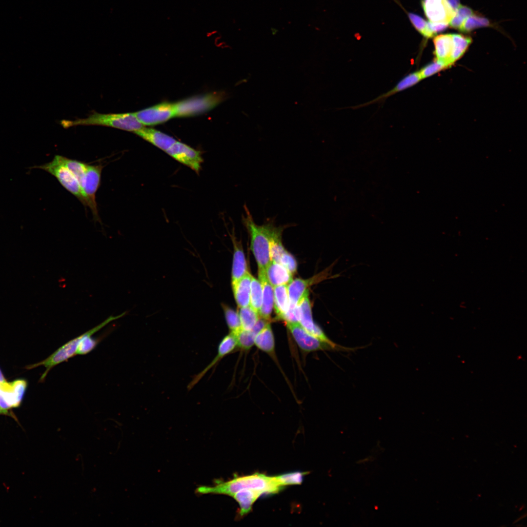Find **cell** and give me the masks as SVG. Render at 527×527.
Returning <instances> with one entry per match:
<instances>
[{
  "instance_id": "cell-1",
  "label": "cell",
  "mask_w": 527,
  "mask_h": 527,
  "mask_svg": "<svg viewBox=\"0 0 527 527\" xmlns=\"http://www.w3.org/2000/svg\"><path fill=\"white\" fill-rule=\"evenodd\" d=\"M284 487L278 483L275 476L256 473L247 476H235L227 481L216 480L214 485L200 486L196 489V492L199 494H223L232 497L240 490L250 489L267 495L277 493Z\"/></svg>"
},
{
  "instance_id": "cell-2",
  "label": "cell",
  "mask_w": 527,
  "mask_h": 527,
  "mask_svg": "<svg viewBox=\"0 0 527 527\" xmlns=\"http://www.w3.org/2000/svg\"><path fill=\"white\" fill-rule=\"evenodd\" d=\"M245 214L242 215L243 223L250 237L251 248L258 265V269L265 270L271 262L270 252V236L274 225L269 220L264 224H257L247 208L244 205Z\"/></svg>"
},
{
  "instance_id": "cell-3",
  "label": "cell",
  "mask_w": 527,
  "mask_h": 527,
  "mask_svg": "<svg viewBox=\"0 0 527 527\" xmlns=\"http://www.w3.org/2000/svg\"><path fill=\"white\" fill-rule=\"evenodd\" d=\"M61 124L65 128L77 125H100L134 133L143 127L134 113L102 114L93 112L86 118L73 121L62 120Z\"/></svg>"
},
{
  "instance_id": "cell-4",
  "label": "cell",
  "mask_w": 527,
  "mask_h": 527,
  "mask_svg": "<svg viewBox=\"0 0 527 527\" xmlns=\"http://www.w3.org/2000/svg\"><path fill=\"white\" fill-rule=\"evenodd\" d=\"M223 94L210 93L193 97L173 103L174 117H186L207 112L223 100Z\"/></svg>"
},
{
  "instance_id": "cell-5",
  "label": "cell",
  "mask_w": 527,
  "mask_h": 527,
  "mask_svg": "<svg viewBox=\"0 0 527 527\" xmlns=\"http://www.w3.org/2000/svg\"><path fill=\"white\" fill-rule=\"evenodd\" d=\"M31 168L43 170L54 176L65 189L77 197L84 205L86 206L80 182L73 173L61 162L59 155H56L52 161L48 163L34 166L30 168Z\"/></svg>"
},
{
  "instance_id": "cell-6",
  "label": "cell",
  "mask_w": 527,
  "mask_h": 527,
  "mask_svg": "<svg viewBox=\"0 0 527 527\" xmlns=\"http://www.w3.org/2000/svg\"><path fill=\"white\" fill-rule=\"evenodd\" d=\"M102 164H88L87 168L80 183L85 201L86 206H88L96 221L100 218L96 201V193L100 186Z\"/></svg>"
},
{
  "instance_id": "cell-7",
  "label": "cell",
  "mask_w": 527,
  "mask_h": 527,
  "mask_svg": "<svg viewBox=\"0 0 527 527\" xmlns=\"http://www.w3.org/2000/svg\"><path fill=\"white\" fill-rule=\"evenodd\" d=\"M286 325L298 346L304 352L339 348L340 346L337 347V345H332L312 335L299 323L287 322Z\"/></svg>"
},
{
  "instance_id": "cell-8",
  "label": "cell",
  "mask_w": 527,
  "mask_h": 527,
  "mask_svg": "<svg viewBox=\"0 0 527 527\" xmlns=\"http://www.w3.org/2000/svg\"><path fill=\"white\" fill-rule=\"evenodd\" d=\"M165 152L174 159L189 167L197 173L200 171L203 159L200 151L176 141Z\"/></svg>"
},
{
  "instance_id": "cell-9",
  "label": "cell",
  "mask_w": 527,
  "mask_h": 527,
  "mask_svg": "<svg viewBox=\"0 0 527 527\" xmlns=\"http://www.w3.org/2000/svg\"><path fill=\"white\" fill-rule=\"evenodd\" d=\"M143 125L162 123L174 117L173 103L162 102L134 113Z\"/></svg>"
},
{
  "instance_id": "cell-10",
  "label": "cell",
  "mask_w": 527,
  "mask_h": 527,
  "mask_svg": "<svg viewBox=\"0 0 527 527\" xmlns=\"http://www.w3.org/2000/svg\"><path fill=\"white\" fill-rule=\"evenodd\" d=\"M424 13L429 21L449 24L456 11L446 0H422Z\"/></svg>"
},
{
  "instance_id": "cell-11",
  "label": "cell",
  "mask_w": 527,
  "mask_h": 527,
  "mask_svg": "<svg viewBox=\"0 0 527 527\" xmlns=\"http://www.w3.org/2000/svg\"><path fill=\"white\" fill-rule=\"evenodd\" d=\"M237 347L236 336L230 333L220 341L218 347L217 354L213 360L202 371L196 374L188 384V390L192 389L202 379L205 374L218 364L220 360L233 352Z\"/></svg>"
},
{
  "instance_id": "cell-12",
  "label": "cell",
  "mask_w": 527,
  "mask_h": 527,
  "mask_svg": "<svg viewBox=\"0 0 527 527\" xmlns=\"http://www.w3.org/2000/svg\"><path fill=\"white\" fill-rule=\"evenodd\" d=\"M305 295L299 304L300 309L299 324L309 333L320 340L334 345H337L332 342L325 334L323 330L316 324L312 318L311 304L308 297Z\"/></svg>"
},
{
  "instance_id": "cell-13",
  "label": "cell",
  "mask_w": 527,
  "mask_h": 527,
  "mask_svg": "<svg viewBox=\"0 0 527 527\" xmlns=\"http://www.w3.org/2000/svg\"><path fill=\"white\" fill-rule=\"evenodd\" d=\"M134 133L165 152L176 142L173 137L153 128L142 127Z\"/></svg>"
},
{
  "instance_id": "cell-14",
  "label": "cell",
  "mask_w": 527,
  "mask_h": 527,
  "mask_svg": "<svg viewBox=\"0 0 527 527\" xmlns=\"http://www.w3.org/2000/svg\"><path fill=\"white\" fill-rule=\"evenodd\" d=\"M258 276L263 289L262 304L259 312L260 317L269 320L274 306L273 287L268 282L265 270L258 269Z\"/></svg>"
},
{
  "instance_id": "cell-15",
  "label": "cell",
  "mask_w": 527,
  "mask_h": 527,
  "mask_svg": "<svg viewBox=\"0 0 527 527\" xmlns=\"http://www.w3.org/2000/svg\"><path fill=\"white\" fill-rule=\"evenodd\" d=\"M433 42L435 60L444 62L448 67L451 66L450 59L453 50L452 34L436 36Z\"/></svg>"
},
{
  "instance_id": "cell-16",
  "label": "cell",
  "mask_w": 527,
  "mask_h": 527,
  "mask_svg": "<svg viewBox=\"0 0 527 527\" xmlns=\"http://www.w3.org/2000/svg\"><path fill=\"white\" fill-rule=\"evenodd\" d=\"M252 276L248 272L237 281L232 283L234 298L239 307L249 305Z\"/></svg>"
},
{
  "instance_id": "cell-17",
  "label": "cell",
  "mask_w": 527,
  "mask_h": 527,
  "mask_svg": "<svg viewBox=\"0 0 527 527\" xmlns=\"http://www.w3.org/2000/svg\"><path fill=\"white\" fill-rule=\"evenodd\" d=\"M265 271L267 279L273 287L287 285L292 280V274L278 263L271 261Z\"/></svg>"
},
{
  "instance_id": "cell-18",
  "label": "cell",
  "mask_w": 527,
  "mask_h": 527,
  "mask_svg": "<svg viewBox=\"0 0 527 527\" xmlns=\"http://www.w3.org/2000/svg\"><path fill=\"white\" fill-rule=\"evenodd\" d=\"M234 245V254L232 268V283L239 280L248 271L244 253L234 234L231 235Z\"/></svg>"
},
{
  "instance_id": "cell-19",
  "label": "cell",
  "mask_w": 527,
  "mask_h": 527,
  "mask_svg": "<svg viewBox=\"0 0 527 527\" xmlns=\"http://www.w3.org/2000/svg\"><path fill=\"white\" fill-rule=\"evenodd\" d=\"M264 494L260 491L243 489L236 492L232 497L240 506L239 515L242 517L248 513L257 499Z\"/></svg>"
},
{
  "instance_id": "cell-20",
  "label": "cell",
  "mask_w": 527,
  "mask_h": 527,
  "mask_svg": "<svg viewBox=\"0 0 527 527\" xmlns=\"http://www.w3.org/2000/svg\"><path fill=\"white\" fill-rule=\"evenodd\" d=\"M312 282V280L296 278L287 284L290 305H299L304 297L308 294V287Z\"/></svg>"
},
{
  "instance_id": "cell-21",
  "label": "cell",
  "mask_w": 527,
  "mask_h": 527,
  "mask_svg": "<svg viewBox=\"0 0 527 527\" xmlns=\"http://www.w3.org/2000/svg\"><path fill=\"white\" fill-rule=\"evenodd\" d=\"M254 345L261 350L273 356L275 353V339L271 325L268 323L256 335Z\"/></svg>"
},
{
  "instance_id": "cell-22",
  "label": "cell",
  "mask_w": 527,
  "mask_h": 527,
  "mask_svg": "<svg viewBox=\"0 0 527 527\" xmlns=\"http://www.w3.org/2000/svg\"><path fill=\"white\" fill-rule=\"evenodd\" d=\"M273 290L274 308L279 318L282 319L290 306L287 285L276 286L273 287Z\"/></svg>"
},
{
  "instance_id": "cell-23",
  "label": "cell",
  "mask_w": 527,
  "mask_h": 527,
  "mask_svg": "<svg viewBox=\"0 0 527 527\" xmlns=\"http://www.w3.org/2000/svg\"><path fill=\"white\" fill-rule=\"evenodd\" d=\"M422 79L419 71L410 73L399 81L391 90L380 96L372 101H376L378 100L385 99L396 93L407 89L419 82Z\"/></svg>"
},
{
  "instance_id": "cell-24",
  "label": "cell",
  "mask_w": 527,
  "mask_h": 527,
  "mask_svg": "<svg viewBox=\"0 0 527 527\" xmlns=\"http://www.w3.org/2000/svg\"><path fill=\"white\" fill-rule=\"evenodd\" d=\"M453 50L450 61L452 65L465 53L472 42L471 38L458 34H452Z\"/></svg>"
},
{
  "instance_id": "cell-25",
  "label": "cell",
  "mask_w": 527,
  "mask_h": 527,
  "mask_svg": "<svg viewBox=\"0 0 527 527\" xmlns=\"http://www.w3.org/2000/svg\"><path fill=\"white\" fill-rule=\"evenodd\" d=\"M238 313L244 330H251L260 318L259 314L250 305L240 308Z\"/></svg>"
},
{
  "instance_id": "cell-26",
  "label": "cell",
  "mask_w": 527,
  "mask_h": 527,
  "mask_svg": "<svg viewBox=\"0 0 527 527\" xmlns=\"http://www.w3.org/2000/svg\"><path fill=\"white\" fill-rule=\"evenodd\" d=\"M263 289L259 280L251 278L249 305L259 314L262 304Z\"/></svg>"
},
{
  "instance_id": "cell-27",
  "label": "cell",
  "mask_w": 527,
  "mask_h": 527,
  "mask_svg": "<svg viewBox=\"0 0 527 527\" xmlns=\"http://www.w3.org/2000/svg\"><path fill=\"white\" fill-rule=\"evenodd\" d=\"M61 162L73 173L80 182L87 168L88 164L81 162L59 155Z\"/></svg>"
},
{
  "instance_id": "cell-28",
  "label": "cell",
  "mask_w": 527,
  "mask_h": 527,
  "mask_svg": "<svg viewBox=\"0 0 527 527\" xmlns=\"http://www.w3.org/2000/svg\"><path fill=\"white\" fill-rule=\"evenodd\" d=\"M227 326L230 332L236 334L241 329V323L239 313L226 305H223Z\"/></svg>"
},
{
  "instance_id": "cell-29",
  "label": "cell",
  "mask_w": 527,
  "mask_h": 527,
  "mask_svg": "<svg viewBox=\"0 0 527 527\" xmlns=\"http://www.w3.org/2000/svg\"><path fill=\"white\" fill-rule=\"evenodd\" d=\"M237 342V347L244 351L249 350L254 345L255 334L251 330L241 329L235 335Z\"/></svg>"
},
{
  "instance_id": "cell-30",
  "label": "cell",
  "mask_w": 527,
  "mask_h": 527,
  "mask_svg": "<svg viewBox=\"0 0 527 527\" xmlns=\"http://www.w3.org/2000/svg\"><path fill=\"white\" fill-rule=\"evenodd\" d=\"M488 20L484 17L472 15L467 18L459 29L462 32H468L477 28L487 26Z\"/></svg>"
},
{
  "instance_id": "cell-31",
  "label": "cell",
  "mask_w": 527,
  "mask_h": 527,
  "mask_svg": "<svg viewBox=\"0 0 527 527\" xmlns=\"http://www.w3.org/2000/svg\"><path fill=\"white\" fill-rule=\"evenodd\" d=\"M307 474L304 472H293L276 476V479L281 486L283 487L288 485H300L304 477Z\"/></svg>"
},
{
  "instance_id": "cell-32",
  "label": "cell",
  "mask_w": 527,
  "mask_h": 527,
  "mask_svg": "<svg viewBox=\"0 0 527 527\" xmlns=\"http://www.w3.org/2000/svg\"><path fill=\"white\" fill-rule=\"evenodd\" d=\"M448 68L443 62L435 60L423 67L419 71L422 79L429 77L439 71Z\"/></svg>"
},
{
  "instance_id": "cell-33",
  "label": "cell",
  "mask_w": 527,
  "mask_h": 527,
  "mask_svg": "<svg viewBox=\"0 0 527 527\" xmlns=\"http://www.w3.org/2000/svg\"><path fill=\"white\" fill-rule=\"evenodd\" d=\"M27 382L24 380H17L11 382V390L17 407L20 405L24 395Z\"/></svg>"
},
{
  "instance_id": "cell-34",
  "label": "cell",
  "mask_w": 527,
  "mask_h": 527,
  "mask_svg": "<svg viewBox=\"0 0 527 527\" xmlns=\"http://www.w3.org/2000/svg\"><path fill=\"white\" fill-rule=\"evenodd\" d=\"M278 263L285 267L292 274L295 273L297 270L296 261L293 256L286 250L281 257Z\"/></svg>"
},
{
  "instance_id": "cell-35",
  "label": "cell",
  "mask_w": 527,
  "mask_h": 527,
  "mask_svg": "<svg viewBox=\"0 0 527 527\" xmlns=\"http://www.w3.org/2000/svg\"><path fill=\"white\" fill-rule=\"evenodd\" d=\"M408 16L414 27L425 37L426 31L427 21L421 16L414 13H409Z\"/></svg>"
},
{
  "instance_id": "cell-36",
  "label": "cell",
  "mask_w": 527,
  "mask_h": 527,
  "mask_svg": "<svg viewBox=\"0 0 527 527\" xmlns=\"http://www.w3.org/2000/svg\"><path fill=\"white\" fill-rule=\"evenodd\" d=\"M282 319L284 320L286 323H299L300 309L299 305H290L288 311L284 316Z\"/></svg>"
},
{
  "instance_id": "cell-37",
  "label": "cell",
  "mask_w": 527,
  "mask_h": 527,
  "mask_svg": "<svg viewBox=\"0 0 527 527\" xmlns=\"http://www.w3.org/2000/svg\"><path fill=\"white\" fill-rule=\"evenodd\" d=\"M456 13L465 20L468 17L473 15V11L470 8L461 4L456 10Z\"/></svg>"
},
{
  "instance_id": "cell-38",
  "label": "cell",
  "mask_w": 527,
  "mask_h": 527,
  "mask_svg": "<svg viewBox=\"0 0 527 527\" xmlns=\"http://www.w3.org/2000/svg\"><path fill=\"white\" fill-rule=\"evenodd\" d=\"M450 7L455 11H456L460 6V0H446Z\"/></svg>"
},
{
  "instance_id": "cell-39",
  "label": "cell",
  "mask_w": 527,
  "mask_h": 527,
  "mask_svg": "<svg viewBox=\"0 0 527 527\" xmlns=\"http://www.w3.org/2000/svg\"><path fill=\"white\" fill-rule=\"evenodd\" d=\"M0 415H6V416H10L12 418H14L17 422H18L16 417L15 416V415L13 413H12V412H9L8 410H4L2 408H1L0 407Z\"/></svg>"
},
{
  "instance_id": "cell-40",
  "label": "cell",
  "mask_w": 527,
  "mask_h": 527,
  "mask_svg": "<svg viewBox=\"0 0 527 527\" xmlns=\"http://www.w3.org/2000/svg\"><path fill=\"white\" fill-rule=\"evenodd\" d=\"M6 382H7L6 381V380H5L4 377H3V374L1 373V370L0 369V383L3 384V383H6Z\"/></svg>"
}]
</instances>
